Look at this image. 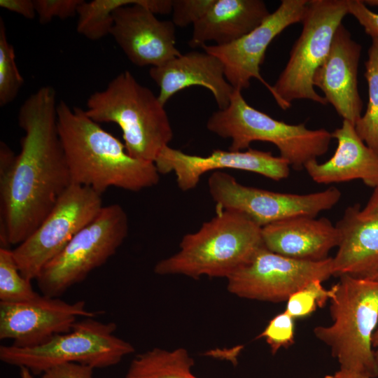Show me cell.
Segmentation results:
<instances>
[{
	"label": "cell",
	"mask_w": 378,
	"mask_h": 378,
	"mask_svg": "<svg viewBox=\"0 0 378 378\" xmlns=\"http://www.w3.org/2000/svg\"><path fill=\"white\" fill-rule=\"evenodd\" d=\"M0 6L29 20L36 15L34 0H0Z\"/></svg>",
	"instance_id": "obj_34"
},
{
	"label": "cell",
	"mask_w": 378,
	"mask_h": 378,
	"mask_svg": "<svg viewBox=\"0 0 378 378\" xmlns=\"http://www.w3.org/2000/svg\"><path fill=\"white\" fill-rule=\"evenodd\" d=\"M194 360L183 348H153L138 354L131 362L127 378H197L192 372Z\"/></svg>",
	"instance_id": "obj_23"
},
{
	"label": "cell",
	"mask_w": 378,
	"mask_h": 378,
	"mask_svg": "<svg viewBox=\"0 0 378 378\" xmlns=\"http://www.w3.org/2000/svg\"><path fill=\"white\" fill-rule=\"evenodd\" d=\"M365 5H370L372 6H378V0H365L363 1Z\"/></svg>",
	"instance_id": "obj_39"
},
{
	"label": "cell",
	"mask_w": 378,
	"mask_h": 378,
	"mask_svg": "<svg viewBox=\"0 0 378 378\" xmlns=\"http://www.w3.org/2000/svg\"><path fill=\"white\" fill-rule=\"evenodd\" d=\"M57 115L71 184L102 195L110 187L137 192L159 182L154 162L130 156L124 143L90 118L85 110L60 100Z\"/></svg>",
	"instance_id": "obj_2"
},
{
	"label": "cell",
	"mask_w": 378,
	"mask_h": 378,
	"mask_svg": "<svg viewBox=\"0 0 378 378\" xmlns=\"http://www.w3.org/2000/svg\"><path fill=\"white\" fill-rule=\"evenodd\" d=\"M320 280H314L292 294L286 301V312L293 318H304L318 307H323L330 301L333 289L325 288Z\"/></svg>",
	"instance_id": "obj_28"
},
{
	"label": "cell",
	"mask_w": 378,
	"mask_h": 378,
	"mask_svg": "<svg viewBox=\"0 0 378 378\" xmlns=\"http://www.w3.org/2000/svg\"><path fill=\"white\" fill-rule=\"evenodd\" d=\"M36 15L41 24L59 18L64 20L77 15L83 0H34Z\"/></svg>",
	"instance_id": "obj_30"
},
{
	"label": "cell",
	"mask_w": 378,
	"mask_h": 378,
	"mask_svg": "<svg viewBox=\"0 0 378 378\" xmlns=\"http://www.w3.org/2000/svg\"><path fill=\"white\" fill-rule=\"evenodd\" d=\"M241 92L235 90L228 106L212 113L206 122L211 132L231 140L230 150H247L255 141L271 143L295 170L304 169L307 163L328 151L332 132L274 119L250 106Z\"/></svg>",
	"instance_id": "obj_6"
},
{
	"label": "cell",
	"mask_w": 378,
	"mask_h": 378,
	"mask_svg": "<svg viewBox=\"0 0 378 378\" xmlns=\"http://www.w3.org/2000/svg\"><path fill=\"white\" fill-rule=\"evenodd\" d=\"M307 3L308 0H282L274 13L247 34L227 45L205 44L202 48L221 61L225 78L235 90L248 88L251 79L256 78L270 92L272 85L260 73L266 50L286 28L302 22Z\"/></svg>",
	"instance_id": "obj_15"
},
{
	"label": "cell",
	"mask_w": 378,
	"mask_h": 378,
	"mask_svg": "<svg viewBox=\"0 0 378 378\" xmlns=\"http://www.w3.org/2000/svg\"><path fill=\"white\" fill-rule=\"evenodd\" d=\"M370 279L378 281V273H377L375 275H374Z\"/></svg>",
	"instance_id": "obj_41"
},
{
	"label": "cell",
	"mask_w": 378,
	"mask_h": 378,
	"mask_svg": "<svg viewBox=\"0 0 378 378\" xmlns=\"http://www.w3.org/2000/svg\"><path fill=\"white\" fill-rule=\"evenodd\" d=\"M100 313L88 310L83 300L70 303L43 295L27 302L0 301V339L11 340L18 347L41 345L69 332L78 318H95Z\"/></svg>",
	"instance_id": "obj_14"
},
{
	"label": "cell",
	"mask_w": 378,
	"mask_h": 378,
	"mask_svg": "<svg viewBox=\"0 0 378 378\" xmlns=\"http://www.w3.org/2000/svg\"><path fill=\"white\" fill-rule=\"evenodd\" d=\"M263 246L270 251L293 259H326L339 244L335 225L326 218L300 216L262 227Z\"/></svg>",
	"instance_id": "obj_19"
},
{
	"label": "cell",
	"mask_w": 378,
	"mask_h": 378,
	"mask_svg": "<svg viewBox=\"0 0 378 378\" xmlns=\"http://www.w3.org/2000/svg\"><path fill=\"white\" fill-rule=\"evenodd\" d=\"M324 378H340L337 372H336L334 374H328L326 375Z\"/></svg>",
	"instance_id": "obj_40"
},
{
	"label": "cell",
	"mask_w": 378,
	"mask_h": 378,
	"mask_svg": "<svg viewBox=\"0 0 378 378\" xmlns=\"http://www.w3.org/2000/svg\"><path fill=\"white\" fill-rule=\"evenodd\" d=\"M360 206H349L335 225L337 251L332 258L333 276L370 279L378 273V219L364 218Z\"/></svg>",
	"instance_id": "obj_21"
},
{
	"label": "cell",
	"mask_w": 378,
	"mask_h": 378,
	"mask_svg": "<svg viewBox=\"0 0 378 378\" xmlns=\"http://www.w3.org/2000/svg\"><path fill=\"white\" fill-rule=\"evenodd\" d=\"M332 258L300 260L269 251L264 246L227 280V290L239 298L281 302L314 280L333 276Z\"/></svg>",
	"instance_id": "obj_12"
},
{
	"label": "cell",
	"mask_w": 378,
	"mask_h": 378,
	"mask_svg": "<svg viewBox=\"0 0 378 378\" xmlns=\"http://www.w3.org/2000/svg\"><path fill=\"white\" fill-rule=\"evenodd\" d=\"M208 187L217 209L241 212L261 227L295 216L316 217L334 207L342 197L335 187L308 194H293L246 186L221 171L211 174Z\"/></svg>",
	"instance_id": "obj_11"
},
{
	"label": "cell",
	"mask_w": 378,
	"mask_h": 378,
	"mask_svg": "<svg viewBox=\"0 0 378 378\" xmlns=\"http://www.w3.org/2000/svg\"><path fill=\"white\" fill-rule=\"evenodd\" d=\"M263 246L261 227L237 211L217 209L197 232L184 235L178 252L157 262L154 272L227 279Z\"/></svg>",
	"instance_id": "obj_3"
},
{
	"label": "cell",
	"mask_w": 378,
	"mask_h": 378,
	"mask_svg": "<svg viewBox=\"0 0 378 378\" xmlns=\"http://www.w3.org/2000/svg\"><path fill=\"white\" fill-rule=\"evenodd\" d=\"M86 115L97 123L113 122L122 132L127 153L152 162L173 139L167 112L154 93L125 71L87 100Z\"/></svg>",
	"instance_id": "obj_4"
},
{
	"label": "cell",
	"mask_w": 378,
	"mask_h": 378,
	"mask_svg": "<svg viewBox=\"0 0 378 378\" xmlns=\"http://www.w3.org/2000/svg\"><path fill=\"white\" fill-rule=\"evenodd\" d=\"M103 206L101 194L89 187L71 184L35 231L12 250L21 274L31 281L36 280Z\"/></svg>",
	"instance_id": "obj_10"
},
{
	"label": "cell",
	"mask_w": 378,
	"mask_h": 378,
	"mask_svg": "<svg viewBox=\"0 0 378 378\" xmlns=\"http://www.w3.org/2000/svg\"><path fill=\"white\" fill-rule=\"evenodd\" d=\"M125 378H127V377H125Z\"/></svg>",
	"instance_id": "obj_42"
},
{
	"label": "cell",
	"mask_w": 378,
	"mask_h": 378,
	"mask_svg": "<svg viewBox=\"0 0 378 378\" xmlns=\"http://www.w3.org/2000/svg\"><path fill=\"white\" fill-rule=\"evenodd\" d=\"M360 212L364 218L378 219V186L374 188L372 195Z\"/></svg>",
	"instance_id": "obj_35"
},
{
	"label": "cell",
	"mask_w": 378,
	"mask_h": 378,
	"mask_svg": "<svg viewBox=\"0 0 378 378\" xmlns=\"http://www.w3.org/2000/svg\"><path fill=\"white\" fill-rule=\"evenodd\" d=\"M15 62L13 46L6 37L3 19H0V106L12 102L24 83Z\"/></svg>",
	"instance_id": "obj_27"
},
{
	"label": "cell",
	"mask_w": 378,
	"mask_h": 378,
	"mask_svg": "<svg viewBox=\"0 0 378 378\" xmlns=\"http://www.w3.org/2000/svg\"><path fill=\"white\" fill-rule=\"evenodd\" d=\"M215 0H173L172 22L175 26L192 25L209 10Z\"/></svg>",
	"instance_id": "obj_31"
},
{
	"label": "cell",
	"mask_w": 378,
	"mask_h": 378,
	"mask_svg": "<svg viewBox=\"0 0 378 378\" xmlns=\"http://www.w3.org/2000/svg\"><path fill=\"white\" fill-rule=\"evenodd\" d=\"M270 14L261 0H215L193 24L188 44L196 48L208 41L216 46L231 43L259 26Z\"/></svg>",
	"instance_id": "obj_22"
},
{
	"label": "cell",
	"mask_w": 378,
	"mask_h": 378,
	"mask_svg": "<svg viewBox=\"0 0 378 378\" xmlns=\"http://www.w3.org/2000/svg\"><path fill=\"white\" fill-rule=\"evenodd\" d=\"M365 78L368 86L366 111L355 125L360 138L378 155V39L372 38L365 62Z\"/></svg>",
	"instance_id": "obj_24"
},
{
	"label": "cell",
	"mask_w": 378,
	"mask_h": 378,
	"mask_svg": "<svg viewBox=\"0 0 378 378\" xmlns=\"http://www.w3.org/2000/svg\"><path fill=\"white\" fill-rule=\"evenodd\" d=\"M332 136L337 141L332 156L323 163L316 160L304 166L311 178L319 184L360 179L369 187L377 186L378 155L360 138L355 126L343 120Z\"/></svg>",
	"instance_id": "obj_20"
},
{
	"label": "cell",
	"mask_w": 378,
	"mask_h": 378,
	"mask_svg": "<svg viewBox=\"0 0 378 378\" xmlns=\"http://www.w3.org/2000/svg\"><path fill=\"white\" fill-rule=\"evenodd\" d=\"M94 368L78 364L66 363L52 368L42 374L41 378H94Z\"/></svg>",
	"instance_id": "obj_33"
},
{
	"label": "cell",
	"mask_w": 378,
	"mask_h": 378,
	"mask_svg": "<svg viewBox=\"0 0 378 378\" xmlns=\"http://www.w3.org/2000/svg\"><path fill=\"white\" fill-rule=\"evenodd\" d=\"M349 14L352 15L372 38L378 39V13L370 10L361 0H347Z\"/></svg>",
	"instance_id": "obj_32"
},
{
	"label": "cell",
	"mask_w": 378,
	"mask_h": 378,
	"mask_svg": "<svg viewBox=\"0 0 378 378\" xmlns=\"http://www.w3.org/2000/svg\"><path fill=\"white\" fill-rule=\"evenodd\" d=\"M57 106L54 88L41 87L19 108L18 122L24 132L20 153L1 142V247L27 239L71 184Z\"/></svg>",
	"instance_id": "obj_1"
},
{
	"label": "cell",
	"mask_w": 378,
	"mask_h": 378,
	"mask_svg": "<svg viewBox=\"0 0 378 378\" xmlns=\"http://www.w3.org/2000/svg\"><path fill=\"white\" fill-rule=\"evenodd\" d=\"M154 164L160 174L173 172L182 191L195 188L202 176L209 172L237 169L281 181L289 176L290 167L280 156L251 148L241 151L216 149L206 156H200L187 154L169 146L161 150Z\"/></svg>",
	"instance_id": "obj_16"
},
{
	"label": "cell",
	"mask_w": 378,
	"mask_h": 378,
	"mask_svg": "<svg viewBox=\"0 0 378 378\" xmlns=\"http://www.w3.org/2000/svg\"><path fill=\"white\" fill-rule=\"evenodd\" d=\"M128 230V217L124 209L118 204L104 206L43 267L36 279L42 295L59 298L83 281L115 253Z\"/></svg>",
	"instance_id": "obj_9"
},
{
	"label": "cell",
	"mask_w": 378,
	"mask_h": 378,
	"mask_svg": "<svg viewBox=\"0 0 378 378\" xmlns=\"http://www.w3.org/2000/svg\"><path fill=\"white\" fill-rule=\"evenodd\" d=\"M340 378H370L369 377L354 372L340 369L337 371Z\"/></svg>",
	"instance_id": "obj_36"
},
{
	"label": "cell",
	"mask_w": 378,
	"mask_h": 378,
	"mask_svg": "<svg viewBox=\"0 0 378 378\" xmlns=\"http://www.w3.org/2000/svg\"><path fill=\"white\" fill-rule=\"evenodd\" d=\"M347 14V0H308L301 34L270 91L283 110L298 99L328 104L314 90L313 77L326 58L335 33Z\"/></svg>",
	"instance_id": "obj_8"
},
{
	"label": "cell",
	"mask_w": 378,
	"mask_h": 378,
	"mask_svg": "<svg viewBox=\"0 0 378 378\" xmlns=\"http://www.w3.org/2000/svg\"><path fill=\"white\" fill-rule=\"evenodd\" d=\"M116 324L94 318L78 321L67 332L32 347L0 346V360L9 365L27 368L34 374L66 363L105 368L119 363L132 354L130 342L115 335Z\"/></svg>",
	"instance_id": "obj_7"
},
{
	"label": "cell",
	"mask_w": 378,
	"mask_h": 378,
	"mask_svg": "<svg viewBox=\"0 0 378 378\" xmlns=\"http://www.w3.org/2000/svg\"><path fill=\"white\" fill-rule=\"evenodd\" d=\"M361 46L342 24L337 29L330 51L314 73L313 85L320 88L343 120L354 126L361 117L363 102L358 88Z\"/></svg>",
	"instance_id": "obj_17"
},
{
	"label": "cell",
	"mask_w": 378,
	"mask_h": 378,
	"mask_svg": "<svg viewBox=\"0 0 378 378\" xmlns=\"http://www.w3.org/2000/svg\"><path fill=\"white\" fill-rule=\"evenodd\" d=\"M295 318L286 311L272 318L258 336L263 337L270 346L272 354L280 349L291 346L295 337Z\"/></svg>",
	"instance_id": "obj_29"
},
{
	"label": "cell",
	"mask_w": 378,
	"mask_h": 378,
	"mask_svg": "<svg viewBox=\"0 0 378 378\" xmlns=\"http://www.w3.org/2000/svg\"><path fill=\"white\" fill-rule=\"evenodd\" d=\"M33 374L26 368H20V378H34Z\"/></svg>",
	"instance_id": "obj_38"
},
{
	"label": "cell",
	"mask_w": 378,
	"mask_h": 378,
	"mask_svg": "<svg viewBox=\"0 0 378 378\" xmlns=\"http://www.w3.org/2000/svg\"><path fill=\"white\" fill-rule=\"evenodd\" d=\"M172 11V0H142L113 13L110 34L128 59L138 66H158L181 55L176 47L175 25L155 14Z\"/></svg>",
	"instance_id": "obj_13"
},
{
	"label": "cell",
	"mask_w": 378,
	"mask_h": 378,
	"mask_svg": "<svg viewBox=\"0 0 378 378\" xmlns=\"http://www.w3.org/2000/svg\"><path fill=\"white\" fill-rule=\"evenodd\" d=\"M149 75L159 88L158 98L163 106L180 90L198 85L210 90L219 110H223L228 106L235 90L225 78L221 61L205 51L181 54L151 67Z\"/></svg>",
	"instance_id": "obj_18"
},
{
	"label": "cell",
	"mask_w": 378,
	"mask_h": 378,
	"mask_svg": "<svg viewBox=\"0 0 378 378\" xmlns=\"http://www.w3.org/2000/svg\"><path fill=\"white\" fill-rule=\"evenodd\" d=\"M372 348H374L375 350H374V359L376 361V364L378 369V327L374 330L372 337Z\"/></svg>",
	"instance_id": "obj_37"
},
{
	"label": "cell",
	"mask_w": 378,
	"mask_h": 378,
	"mask_svg": "<svg viewBox=\"0 0 378 378\" xmlns=\"http://www.w3.org/2000/svg\"><path fill=\"white\" fill-rule=\"evenodd\" d=\"M40 295L31 281L20 273L12 250L0 248V301L21 302L34 300Z\"/></svg>",
	"instance_id": "obj_26"
},
{
	"label": "cell",
	"mask_w": 378,
	"mask_h": 378,
	"mask_svg": "<svg viewBox=\"0 0 378 378\" xmlns=\"http://www.w3.org/2000/svg\"><path fill=\"white\" fill-rule=\"evenodd\" d=\"M339 277L330 300L332 323L316 327L314 334L330 348L340 369L377 377L372 337L378 323V281Z\"/></svg>",
	"instance_id": "obj_5"
},
{
	"label": "cell",
	"mask_w": 378,
	"mask_h": 378,
	"mask_svg": "<svg viewBox=\"0 0 378 378\" xmlns=\"http://www.w3.org/2000/svg\"><path fill=\"white\" fill-rule=\"evenodd\" d=\"M141 0L83 1L78 9L76 31L92 41L110 34L113 24V11L119 7L138 4Z\"/></svg>",
	"instance_id": "obj_25"
}]
</instances>
